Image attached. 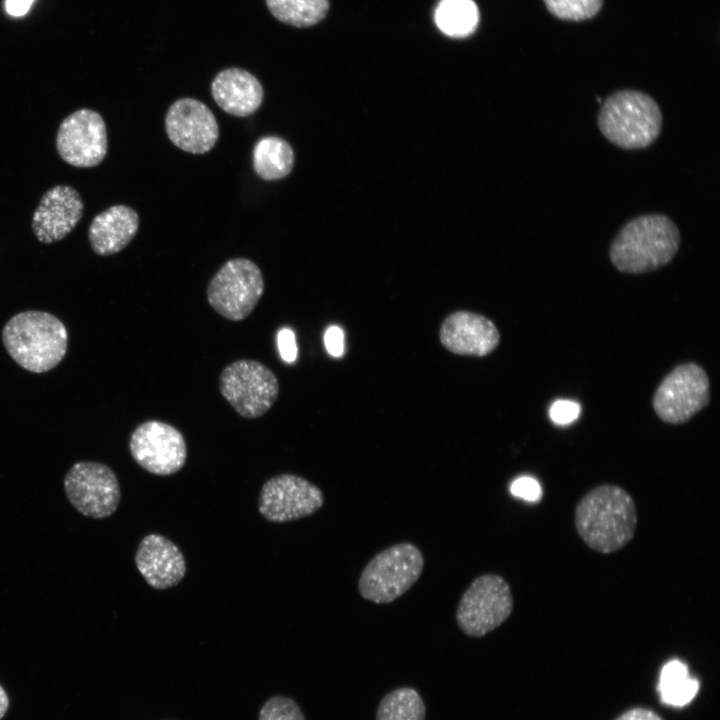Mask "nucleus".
<instances>
[{"instance_id":"1","label":"nucleus","mask_w":720,"mask_h":720,"mask_svg":"<svg viewBox=\"0 0 720 720\" xmlns=\"http://www.w3.org/2000/svg\"><path fill=\"white\" fill-rule=\"evenodd\" d=\"M638 516L632 495L615 484L589 489L577 502L574 524L581 540L592 550L615 553L634 538Z\"/></svg>"},{"instance_id":"2","label":"nucleus","mask_w":720,"mask_h":720,"mask_svg":"<svg viewBox=\"0 0 720 720\" xmlns=\"http://www.w3.org/2000/svg\"><path fill=\"white\" fill-rule=\"evenodd\" d=\"M680 247V231L665 214L637 216L618 231L609 248L613 266L620 272L642 274L673 260Z\"/></svg>"},{"instance_id":"3","label":"nucleus","mask_w":720,"mask_h":720,"mask_svg":"<svg viewBox=\"0 0 720 720\" xmlns=\"http://www.w3.org/2000/svg\"><path fill=\"white\" fill-rule=\"evenodd\" d=\"M2 342L19 366L33 373H44L64 358L68 332L53 314L30 310L15 314L6 322Z\"/></svg>"},{"instance_id":"4","label":"nucleus","mask_w":720,"mask_h":720,"mask_svg":"<svg viewBox=\"0 0 720 720\" xmlns=\"http://www.w3.org/2000/svg\"><path fill=\"white\" fill-rule=\"evenodd\" d=\"M602 135L626 150L644 149L659 137L663 126L662 111L648 94L633 89L609 95L598 113Z\"/></svg>"},{"instance_id":"5","label":"nucleus","mask_w":720,"mask_h":720,"mask_svg":"<svg viewBox=\"0 0 720 720\" xmlns=\"http://www.w3.org/2000/svg\"><path fill=\"white\" fill-rule=\"evenodd\" d=\"M425 560L420 548L400 542L381 550L363 568L358 592L367 601L389 604L404 595L420 578Z\"/></svg>"},{"instance_id":"6","label":"nucleus","mask_w":720,"mask_h":720,"mask_svg":"<svg viewBox=\"0 0 720 720\" xmlns=\"http://www.w3.org/2000/svg\"><path fill=\"white\" fill-rule=\"evenodd\" d=\"M514 599L509 583L500 575L476 577L462 594L455 612L459 629L480 638L501 626L512 614Z\"/></svg>"},{"instance_id":"7","label":"nucleus","mask_w":720,"mask_h":720,"mask_svg":"<svg viewBox=\"0 0 720 720\" xmlns=\"http://www.w3.org/2000/svg\"><path fill=\"white\" fill-rule=\"evenodd\" d=\"M265 289L259 266L247 258L226 261L211 278L206 296L209 305L222 317L242 321L256 308Z\"/></svg>"},{"instance_id":"8","label":"nucleus","mask_w":720,"mask_h":720,"mask_svg":"<svg viewBox=\"0 0 720 720\" xmlns=\"http://www.w3.org/2000/svg\"><path fill=\"white\" fill-rule=\"evenodd\" d=\"M219 390L238 415L255 419L267 413L276 402L279 382L263 363L239 359L222 370Z\"/></svg>"},{"instance_id":"9","label":"nucleus","mask_w":720,"mask_h":720,"mask_svg":"<svg viewBox=\"0 0 720 720\" xmlns=\"http://www.w3.org/2000/svg\"><path fill=\"white\" fill-rule=\"evenodd\" d=\"M63 483L69 502L86 517L106 518L118 508L121 498L118 478L103 463L77 462L70 467Z\"/></svg>"},{"instance_id":"10","label":"nucleus","mask_w":720,"mask_h":720,"mask_svg":"<svg viewBox=\"0 0 720 720\" xmlns=\"http://www.w3.org/2000/svg\"><path fill=\"white\" fill-rule=\"evenodd\" d=\"M710 400L709 379L705 370L695 363L675 367L661 381L653 397L658 417L670 424L690 420Z\"/></svg>"},{"instance_id":"11","label":"nucleus","mask_w":720,"mask_h":720,"mask_svg":"<svg viewBox=\"0 0 720 720\" xmlns=\"http://www.w3.org/2000/svg\"><path fill=\"white\" fill-rule=\"evenodd\" d=\"M129 450L140 467L159 476L177 473L187 458L183 434L160 420H148L137 426L130 436Z\"/></svg>"},{"instance_id":"12","label":"nucleus","mask_w":720,"mask_h":720,"mask_svg":"<svg viewBox=\"0 0 720 720\" xmlns=\"http://www.w3.org/2000/svg\"><path fill=\"white\" fill-rule=\"evenodd\" d=\"M324 503L322 490L294 474H279L262 486L258 510L269 522L285 523L308 517Z\"/></svg>"},{"instance_id":"13","label":"nucleus","mask_w":720,"mask_h":720,"mask_svg":"<svg viewBox=\"0 0 720 720\" xmlns=\"http://www.w3.org/2000/svg\"><path fill=\"white\" fill-rule=\"evenodd\" d=\"M56 149L61 159L74 167L91 168L99 165L108 149L103 117L88 108L69 114L59 125Z\"/></svg>"},{"instance_id":"14","label":"nucleus","mask_w":720,"mask_h":720,"mask_svg":"<svg viewBox=\"0 0 720 720\" xmlns=\"http://www.w3.org/2000/svg\"><path fill=\"white\" fill-rule=\"evenodd\" d=\"M165 130L170 141L179 149L204 154L219 138V127L213 112L194 98L176 100L165 116Z\"/></svg>"},{"instance_id":"15","label":"nucleus","mask_w":720,"mask_h":720,"mask_svg":"<svg viewBox=\"0 0 720 720\" xmlns=\"http://www.w3.org/2000/svg\"><path fill=\"white\" fill-rule=\"evenodd\" d=\"M83 211L82 198L75 188L53 186L43 194L32 215V231L42 243L60 241L76 227Z\"/></svg>"},{"instance_id":"16","label":"nucleus","mask_w":720,"mask_h":720,"mask_svg":"<svg viewBox=\"0 0 720 720\" xmlns=\"http://www.w3.org/2000/svg\"><path fill=\"white\" fill-rule=\"evenodd\" d=\"M439 339L454 354L482 357L496 349L500 334L490 319L461 310L445 318L440 327Z\"/></svg>"},{"instance_id":"17","label":"nucleus","mask_w":720,"mask_h":720,"mask_svg":"<svg viewBox=\"0 0 720 720\" xmlns=\"http://www.w3.org/2000/svg\"><path fill=\"white\" fill-rule=\"evenodd\" d=\"M135 564L145 581L158 590L177 585L186 573V562L179 547L156 533L141 539L135 553Z\"/></svg>"},{"instance_id":"18","label":"nucleus","mask_w":720,"mask_h":720,"mask_svg":"<svg viewBox=\"0 0 720 720\" xmlns=\"http://www.w3.org/2000/svg\"><path fill=\"white\" fill-rule=\"evenodd\" d=\"M211 94L216 104L226 113L246 117L258 110L264 98L259 80L241 68L220 71L211 82Z\"/></svg>"},{"instance_id":"19","label":"nucleus","mask_w":720,"mask_h":720,"mask_svg":"<svg viewBox=\"0 0 720 720\" xmlns=\"http://www.w3.org/2000/svg\"><path fill=\"white\" fill-rule=\"evenodd\" d=\"M139 227L137 212L126 205H114L97 214L88 228L92 250L99 256L122 251L135 237Z\"/></svg>"},{"instance_id":"20","label":"nucleus","mask_w":720,"mask_h":720,"mask_svg":"<svg viewBox=\"0 0 720 720\" xmlns=\"http://www.w3.org/2000/svg\"><path fill=\"white\" fill-rule=\"evenodd\" d=\"M294 166V152L290 144L278 136H264L253 148V168L263 180L286 177Z\"/></svg>"},{"instance_id":"21","label":"nucleus","mask_w":720,"mask_h":720,"mask_svg":"<svg viewBox=\"0 0 720 720\" xmlns=\"http://www.w3.org/2000/svg\"><path fill=\"white\" fill-rule=\"evenodd\" d=\"M657 690L662 703L683 707L695 698L699 690V682L690 676L684 663L672 660L663 666Z\"/></svg>"},{"instance_id":"22","label":"nucleus","mask_w":720,"mask_h":720,"mask_svg":"<svg viewBox=\"0 0 720 720\" xmlns=\"http://www.w3.org/2000/svg\"><path fill=\"white\" fill-rule=\"evenodd\" d=\"M435 22L450 37H467L479 23V10L473 0H441L435 10Z\"/></svg>"},{"instance_id":"23","label":"nucleus","mask_w":720,"mask_h":720,"mask_svg":"<svg viewBox=\"0 0 720 720\" xmlns=\"http://www.w3.org/2000/svg\"><path fill=\"white\" fill-rule=\"evenodd\" d=\"M270 13L280 22L298 27H310L323 20L329 10V0H265Z\"/></svg>"},{"instance_id":"24","label":"nucleus","mask_w":720,"mask_h":720,"mask_svg":"<svg viewBox=\"0 0 720 720\" xmlns=\"http://www.w3.org/2000/svg\"><path fill=\"white\" fill-rule=\"evenodd\" d=\"M376 720H425V705L415 689L398 688L381 700Z\"/></svg>"},{"instance_id":"25","label":"nucleus","mask_w":720,"mask_h":720,"mask_svg":"<svg viewBox=\"0 0 720 720\" xmlns=\"http://www.w3.org/2000/svg\"><path fill=\"white\" fill-rule=\"evenodd\" d=\"M549 12L561 20L582 21L594 17L603 0H543Z\"/></svg>"},{"instance_id":"26","label":"nucleus","mask_w":720,"mask_h":720,"mask_svg":"<svg viewBox=\"0 0 720 720\" xmlns=\"http://www.w3.org/2000/svg\"><path fill=\"white\" fill-rule=\"evenodd\" d=\"M258 720H305V717L292 698L275 695L262 705Z\"/></svg>"},{"instance_id":"27","label":"nucleus","mask_w":720,"mask_h":720,"mask_svg":"<svg viewBox=\"0 0 720 720\" xmlns=\"http://www.w3.org/2000/svg\"><path fill=\"white\" fill-rule=\"evenodd\" d=\"M580 411V405L575 401L557 400L551 405L549 416L555 424L567 425L578 418Z\"/></svg>"},{"instance_id":"28","label":"nucleus","mask_w":720,"mask_h":720,"mask_svg":"<svg viewBox=\"0 0 720 720\" xmlns=\"http://www.w3.org/2000/svg\"><path fill=\"white\" fill-rule=\"evenodd\" d=\"M511 493L527 501H538L542 495L540 484L531 477H520L511 484Z\"/></svg>"},{"instance_id":"29","label":"nucleus","mask_w":720,"mask_h":720,"mask_svg":"<svg viewBox=\"0 0 720 720\" xmlns=\"http://www.w3.org/2000/svg\"><path fill=\"white\" fill-rule=\"evenodd\" d=\"M278 347L283 361L293 363L298 355L295 335L289 328H283L278 333Z\"/></svg>"},{"instance_id":"30","label":"nucleus","mask_w":720,"mask_h":720,"mask_svg":"<svg viewBox=\"0 0 720 720\" xmlns=\"http://www.w3.org/2000/svg\"><path fill=\"white\" fill-rule=\"evenodd\" d=\"M324 344L331 356L341 357L344 354V333L341 328L329 327L324 334Z\"/></svg>"},{"instance_id":"31","label":"nucleus","mask_w":720,"mask_h":720,"mask_svg":"<svg viewBox=\"0 0 720 720\" xmlns=\"http://www.w3.org/2000/svg\"><path fill=\"white\" fill-rule=\"evenodd\" d=\"M34 0H6V11L14 17L25 15Z\"/></svg>"},{"instance_id":"32","label":"nucleus","mask_w":720,"mask_h":720,"mask_svg":"<svg viewBox=\"0 0 720 720\" xmlns=\"http://www.w3.org/2000/svg\"><path fill=\"white\" fill-rule=\"evenodd\" d=\"M617 720H662L657 714L654 712L644 709V708H635L632 710L627 711L623 715H621Z\"/></svg>"},{"instance_id":"33","label":"nucleus","mask_w":720,"mask_h":720,"mask_svg":"<svg viewBox=\"0 0 720 720\" xmlns=\"http://www.w3.org/2000/svg\"><path fill=\"white\" fill-rule=\"evenodd\" d=\"M9 708V697L5 689L0 685V720L5 716Z\"/></svg>"}]
</instances>
